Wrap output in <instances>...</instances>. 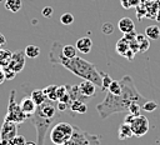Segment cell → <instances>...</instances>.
Segmentation results:
<instances>
[{
  "label": "cell",
  "mask_w": 160,
  "mask_h": 145,
  "mask_svg": "<svg viewBox=\"0 0 160 145\" xmlns=\"http://www.w3.org/2000/svg\"><path fill=\"white\" fill-rule=\"evenodd\" d=\"M119 81L121 84V92L119 95L106 92L105 99L96 105V111L101 119H106L116 112H129L131 104L136 102L142 106V104L146 101V99L138 91L131 76L125 75Z\"/></svg>",
  "instance_id": "obj_1"
},
{
  "label": "cell",
  "mask_w": 160,
  "mask_h": 145,
  "mask_svg": "<svg viewBox=\"0 0 160 145\" xmlns=\"http://www.w3.org/2000/svg\"><path fill=\"white\" fill-rule=\"evenodd\" d=\"M61 49H62V44L60 41L52 42V45L50 48V52H49L50 62L52 65H61L62 68H65L74 75L81 78L84 80H90L91 82H94L96 86H99L101 89V85H102L101 74L95 68V65L78 55L71 59L65 58L62 55Z\"/></svg>",
  "instance_id": "obj_2"
},
{
  "label": "cell",
  "mask_w": 160,
  "mask_h": 145,
  "mask_svg": "<svg viewBox=\"0 0 160 145\" xmlns=\"http://www.w3.org/2000/svg\"><path fill=\"white\" fill-rule=\"evenodd\" d=\"M74 126L66 121H58L50 129V140L55 145H64L72 135Z\"/></svg>",
  "instance_id": "obj_3"
},
{
  "label": "cell",
  "mask_w": 160,
  "mask_h": 145,
  "mask_svg": "<svg viewBox=\"0 0 160 145\" xmlns=\"http://www.w3.org/2000/svg\"><path fill=\"white\" fill-rule=\"evenodd\" d=\"M64 145H100V136L82 131L80 128L74 126L71 138Z\"/></svg>",
  "instance_id": "obj_4"
},
{
  "label": "cell",
  "mask_w": 160,
  "mask_h": 145,
  "mask_svg": "<svg viewBox=\"0 0 160 145\" xmlns=\"http://www.w3.org/2000/svg\"><path fill=\"white\" fill-rule=\"evenodd\" d=\"M5 120H10V121H14L16 124H21L25 120H28V115L21 110L20 104H18L16 100H15V90H11L10 91L9 104H8V109H6Z\"/></svg>",
  "instance_id": "obj_5"
},
{
  "label": "cell",
  "mask_w": 160,
  "mask_h": 145,
  "mask_svg": "<svg viewBox=\"0 0 160 145\" xmlns=\"http://www.w3.org/2000/svg\"><path fill=\"white\" fill-rule=\"evenodd\" d=\"M130 126H131L134 136H138V138L144 136L149 131V129H150V124H149L148 118L144 116V115H140V114L135 116V119L132 120Z\"/></svg>",
  "instance_id": "obj_6"
},
{
  "label": "cell",
  "mask_w": 160,
  "mask_h": 145,
  "mask_svg": "<svg viewBox=\"0 0 160 145\" xmlns=\"http://www.w3.org/2000/svg\"><path fill=\"white\" fill-rule=\"evenodd\" d=\"M18 135V124L10 120H5L2 121L1 129H0V139L4 140H11L14 136Z\"/></svg>",
  "instance_id": "obj_7"
},
{
  "label": "cell",
  "mask_w": 160,
  "mask_h": 145,
  "mask_svg": "<svg viewBox=\"0 0 160 145\" xmlns=\"http://www.w3.org/2000/svg\"><path fill=\"white\" fill-rule=\"evenodd\" d=\"M25 56L26 55H25L24 50H18L16 52H14L11 55V59H10V62H9L8 68H10L16 74L20 72L25 66Z\"/></svg>",
  "instance_id": "obj_8"
},
{
  "label": "cell",
  "mask_w": 160,
  "mask_h": 145,
  "mask_svg": "<svg viewBox=\"0 0 160 145\" xmlns=\"http://www.w3.org/2000/svg\"><path fill=\"white\" fill-rule=\"evenodd\" d=\"M79 86V90L80 92L86 96V98H92L95 95V91H96V85L94 82H91L90 80H84L81 81L80 84H78Z\"/></svg>",
  "instance_id": "obj_9"
},
{
  "label": "cell",
  "mask_w": 160,
  "mask_h": 145,
  "mask_svg": "<svg viewBox=\"0 0 160 145\" xmlns=\"http://www.w3.org/2000/svg\"><path fill=\"white\" fill-rule=\"evenodd\" d=\"M19 104H20L21 110L28 115V118H29V116L35 111V109H36V104L34 102V100H32L30 96H24Z\"/></svg>",
  "instance_id": "obj_10"
},
{
  "label": "cell",
  "mask_w": 160,
  "mask_h": 145,
  "mask_svg": "<svg viewBox=\"0 0 160 145\" xmlns=\"http://www.w3.org/2000/svg\"><path fill=\"white\" fill-rule=\"evenodd\" d=\"M75 46H76V49H78L80 52H82V54H89V52L91 51V48H92V41H91V39H90L89 36H82V38H80V39L76 41Z\"/></svg>",
  "instance_id": "obj_11"
},
{
  "label": "cell",
  "mask_w": 160,
  "mask_h": 145,
  "mask_svg": "<svg viewBox=\"0 0 160 145\" xmlns=\"http://www.w3.org/2000/svg\"><path fill=\"white\" fill-rule=\"evenodd\" d=\"M118 28L122 34H128L135 30V24L130 18H122L118 22Z\"/></svg>",
  "instance_id": "obj_12"
},
{
  "label": "cell",
  "mask_w": 160,
  "mask_h": 145,
  "mask_svg": "<svg viewBox=\"0 0 160 145\" xmlns=\"http://www.w3.org/2000/svg\"><path fill=\"white\" fill-rule=\"evenodd\" d=\"M69 110L71 112L85 114L88 111V105H86V102L80 101V100H70V102H69Z\"/></svg>",
  "instance_id": "obj_13"
},
{
  "label": "cell",
  "mask_w": 160,
  "mask_h": 145,
  "mask_svg": "<svg viewBox=\"0 0 160 145\" xmlns=\"http://www.w3.org/2000/svg\"><path fill=\"white\" fill-rule=\"evenodd\" d=\"M118 132H119V139H120V140H126V139L134 136L132 130H131V126H130L129 124H126V122H122V124L120 125Z\"/></svg>",
  "instance_id": "obj_14"
},
{
  "label": "cell",
  "mask_w": 160,
  "mask_h": 145,
  "mask_svg": "<svg viewBox=\"0 0 160 145\" xmlns=\"http://www.w3.org/2000/svg\"><path fill=\"white\" fill-rule=\"evenodd\" d=\"M30 98L34 100V102H35L36 105L42 104V102L48 99L42 89H35V90H32V91L30 92Z\"/></svg>",
  "instance_id": "obj_15"
},
{
  "label": "cell",
  "mask_w": 160,
  "mask_h": 145,
  "mask_svg": "<svg viewBox=\"0 0 160 145\" xmlns=\"http://www.w3.org/2000/svg\"><path fill=\"white\" fill-rule=\"evenodd\" d=\"M145 36L150 40H158L160 38V28L158 25H150L145 29Z\"/></svg>",
  "instance_id": "obj_16"
},
{
  "label": "cell",
  "mask_w": 160,
  "mask_h": 145,
  "mask_svg": "<svg viewBox=\"0 0 160 145\" xmlns=\"http://www.w3.org/2000/svg\"><path fill=\"white\" fill-rule=\"evenodd\" d=\"M4 6L6 10H9L11 12H18V11H20L22 2H21V0H5Z\"/></svg>",
  "instance_id": "obj_17"
},
{
  "label": "cell",
  "mask_w": 160,
  "mask_h": 145,
  "mask_svg": "<svg viewBox=\"0 0 160 145\" xmlns=\"http://www.w3.org/2000/svg\"><path fill=\"white\" fill-rule=\"evenodd\" d=\"M130 49V45H129V41L122 36L118 42H116V46H115V50H116V52L119 54V55H121V56H124L125 54H126V51Z\"/></svg>",
  "instance_id": "obj_18"
},
{
  "label": "cell",
  "mask_w": 160,
  "mask_h": 145,
  "mask_svg": "<svg viewBox=\"0 0 160 145\" xmlns=\"http://www.w3.org/2000/svg\"><path fill=\"white\" fill-rule=\"evenodd\" d=\"M24 51H25L26 58H30V59H35V58H38L40 55V48L38 45H34V44L28 45L24 49Z\"/></svg>",
  "instance_id": "obj_19"
},
{
  "label": "cell",
  "mask_w": 160,
  "mask_h": 145,
  "mask_svg": "<svg viewBox=\"0 0 160 145\" xmlns=\"http://www.w3.org/2000/svg\"><path fill=\"white\" fill-rule=\"evenodd\" d=\"M76 50H78L76 46L75 45H71V44H65V45H62V49H61L62 55L65 58H69V59L76 56Z\"/></svg>",
  "instance_id": "obj_20"
},
{
  "label": "cell",
  "mask_w": 160,
  "mask_h": 145,
  "mask_svg": "<svg viewBox=\"0 0 160 145\" xmlns=\"http://www.w3.org/2000/svg\"><path fill=\"white\" fill-rule=\"evenodd\" d=\"M42 90H44V92H45V95H46V98H48L49 100H52V101H58V96H56L58 85L52 84V85H49V86L44 88Z\"/></svg>",
  "instance_id": "obj_21"
},
{
  "label": "cell",
  "mask_w": 160,
  "mask_h": 145,
  "mask_svg": "<svg viewBox=\"0 0 160 145\" xmlns=\"http://www.w3.org/2000/svg\"><path fill=\"white\" fill-rule=\"evenodd\" d=\"M11 55H12L11 51L0 48V66L1 68H5V66L9 65L10 59H11Z\"/></svg>",
  "instance_id": "obj_22"
},
{
  "label": "cell",
  "mask_w": 160,
  "mask_h": 145,
  "mask_svg": "<svg viewBox=\"0 0 160 145\" xmlns=\"http://www.w3.org/2000/svg\"><path fill=\"white\" fill-rule=\"evenodd\" d=\"M136 41L139 42V51L140 52H145L150 46V42H149V40L145 35H139L138 34L136 35Z\"/></svg>",
  "instance_id": "obj_23"
},
{
  "label": "cell",
  "mask_w": 160,
  "mask_h": 145,
  "mask_svg": "<svg viewBox=\"0 0 160 145\" xmlns=\"http://www.w3.org/2000/svg\"><path fill=\"white\" fill-rule=\"evenodd\" d=\"M108 92L112 94V95H119L121 92V84L120 81H116V80H112L111 84L109 85L108 88Z\"/></svg>",
  "instance_id": "obj_24"
},
{
  "label": "cell",
  "mask_w": 160,
  "mask_h": 145,
  "mask_svg": "<svg viewBox=\"0 0 160 145\" xmlns=\"http://www.w3.org/2000/svg\"><path fill=\"white\" fill-rule=\"evenodd\" d=\"M100 74H101V80H102L101 90H102V91H108V88H109V85L111 84L112 79L110 78V75H108V74H105V72H102V71H100Z\"/></svg>",
  "instance_id": "obj_25"
},
{
  "label": "cell",
  "mask_w": 160,
  "mask_h": 145,
  "mask_svg": "<svg viewBox=\"0 0 160 145\" xmlns=\"http://www.w3.org/2000/svg\"><path fill=\"white\" fill-rule=\"evenodd\" d=\"M60 21L62 25H71L74 22V15L71 12H64L60 16Z\"/></svg>",
  "instance_id": "obj_26"
},
{
  "label": "cell",
  "mask_w": 160,
  "mask_h": 145,
  "mask_svg": "<svg viewBox=\"0 0 160 145\" xmlns=\"http://www.w3.org/2000/svg\"><path fill=\"white\" fill-rule=\"evenodd\" d=\"M158 108V104L155 102V101H152V100H146L144 104H142V106H141V109L144 110V111H148V112H151V111H154L155 109Z\"/></svg>",
  "instance_id": "obj_27"
},
{
  "label": "cell",
  "mask_w": 160,
  "mask_h": 145,
  "mask_svg": "<svg viewBox=\"0 0 160 145\" xmlns=\"http://www.w3.org/2000/svg\"><path fill=\"white\" fill-rule=\"evenodd\" d=\"M120 2L124 9H130V8H136L140 4V0H120Z\"/></svg>",
  "instance_id": "obj_28"
},
{
  "label": "cell",
  "mask_w": 160,
  "mask_h": 145,
  "mask_svg": "<svg viewBox=\"0 0 160 145\" xmlns=\"http://www.w3.org/2000/svg\"><path fill=\"white\" fill-rule=\"evenodd\" d=\"M11 145H25L26 144V139L22 135H16L10 140Z\"/></svg>",
  "instance_id": "obj_29"
},
{
  "label": "cell",
  "mask_w": 160,
  "mask_h": 145,
  "mask_svg": "<svg viewBox=\"0 0 160 145\" xmlns=\"http://www.w3.org/2000/svg\"><path fill=\"white\" fill-rule=\"evenodd\" d=\"M101 31H102L104 34H106V35L112 34V31H114V26H112V24H111V22H105V24H102V26H101Z\"/></svg>",
  "instance_id": "obj_30"
},
{
  "label": "cell",
  "mask_w": 160,
  "mask_h": 145,
  "mask_svg": "<svg viewBox=\"0 0 160 145\" xmlns=\"http://www.w3.org/2000/svg\"><path fill=\"white\" fill-rule=\"evenodd\" d=\"M2 69H4V72H5V79H6V80H12V79L16 76V72L12 71L10 68L5 66V68H2Z\"/></svg>",
  "instance_id": "obj_31"
},
{
  "label": "cell",
  "mask_w": 160,
  "mask_h": 145,
  "mask_svg": "<svg viewBox=\"0 0 160 145\" xmlns=\"http://www.w3.org/2000/svg\"><path fill=\"white\" fill-rule=\"evenodd\" d=\"M41 14H42L44 18H51L52 14H54V10H52L51 6H45V8L41 10Z\"/></svg>",
  "instance_id": "obj_32"
},
{
  "label": "cell",
  "mask_w": 160,
  "mask_h": 145,
  "mask_svg": "<svg viewBox=\"0 0 160 145\" xmlns=\"http://www.w3.org/2000/svg\"><path fill=\"white\" fill-rule=\"evenodd\" d=\"M56 106H58V110H59L60 112H64L65 110L69 109V104L62 102V101H56Z\"/></svg>",
  "instance_id": "obj_33"
},
{
  "label": "cell",
  "mask_w": 160,
  "mask_h": 145,
  "mask_svg": "<svg viewBox=\"0 0 160 145\" xmlns=\"http://www.w3.org/2000/svg\"><path fill=\"white\" fill-rule=\"evenodd\" d=\"M136 32H135V30L134 31H131V32H128V34H124V38L128 40V41H132V40H135L136 39Z\"/></svg>",
  "instance_id": "obj_34"
},
{
  "label": "cell",
  "mask_w": 160,
  "mask_h": 145,
  "mask_svg": "<svg viewBox=\"0 0 160 145\" xmlns=\"http://www.w3.org/2000/svg\"><path fill=\"white\" fill-rule=\"evenodd\" d=\"M135 116H136V115L128 112V115H126V116H125V119H124V122H126V124H129V125H130V124L132 122V120L135 119Z\"/></svg>",
  "instance_id": "obj_35"
},
{
  "label": "cell",
  "mask_w": 160,
  "mask_h": 145,
  "mask_svg": "<svg viewBox=\"0 0 160 145\" xmlns=\"http://www.w3.org/2000/svg\"><path fill=\"white\" fill-rule=\"evenodd\" d=\"M124 56H125V58H126L128 60H132V59H134V56H135V52H134V51H132L131 49H129V50L126 51V54H125Z\"/></svg>",
  "instance_id": "obj_36"
},
{
  "label": "cell",
  "mask_w": 160,
  "mask_h": 145,
  "mask_svg": "<svg viewBox=\"0 0 160 145\" xmlns=\"http://www.w3.org/2000/svg\"><path fill=\"white\" fill-rule=\"evenodd\" d=\"M5 80H6V79H5V72H4V69L0 66V85H1V84H2Z\"/></svg>",
  "instance_id": "obj_37"
},
{
  "label": "cell",
  "mask_w": 160,
  "mask_h": 145,
  "mask_svg": "<svg viewBox=\"0 0 160 145\" xmlns=\"http://www.w3.org/2000/svg\"><path fill=\"white\" fill-rule=\"evenodd\" d=\"M4 44H6V39H5V36L0 32V48H1Z\"/></svg>",
  "instance_id": "obj_38"
},
{
  "label": "cell",
  "mask_w": 160,
  "mask_h": 145,
  "mask_svg": "<svg viewBox=\"0 0 160 145\" xmlns=\"http://www.w3.org/2000/svg\"><path fill=\"white\" fill-rule=\"evenodd\" d=\"M0 145H11V142L9 140H4V139H0Z\"/></svg>",
  "instance_id": "obj_39"
},
{
  "label": "cell",
  "mask_w": 160,
  "mask_h": 145,
  "mask_svg": "<svg viewBox=\"0 0 160 145\" xmlns=\"http://www.w3.org/2000/svg\"><path fill=\"white\" fill-rule=\"evenodd\" d=\"M25 145H38L36 142H34V141H26V144Z\"/></svg>",
  "instance_id": "obj_40"
},
{
  "label": "cell",
  "mask_w": 160,
  "mask_h": 145,
  "mask_svg": "<svg viewBox=\"0 0 160 145\" xmlns=\"http://www.w3.org/2000/svg\"><path fill=\"white\" fill-rule=\"evenodd\" d=\"M155 19H156L158 21H160V9H159V11H158V15L155 16Z\"/></svg>",
  "instance_id": "obj_41"
},
{
  "label": "cell",
  "mask_w": 160,
  "mask_h": 145,
  "mask_svg": "<svg viewBox=\"0 0 160 145\" xmlns=\"http://www.w3.org/2000/svg\"><path fill=\"white\" fill-rule=\"evenodd\" d=\"M4 1H5V0H0V2H4Z\"/></svg>",
  "instance_id": "obj_42"
},
{
  "label": "cell",
  "mask_w": 160,
  "mask_h": 145,
  "mask_svg": "<svg viewBox=\"0 0 160 145\" xmlns=\"http://www.w3.org/2000/svg\"><path fill=\"white\" fill-rule=\"evenodd\" d=\"M148 1H155V0H148Z\"/></svg>",
  "instance_id": "obj_43"
}]
</instances>
